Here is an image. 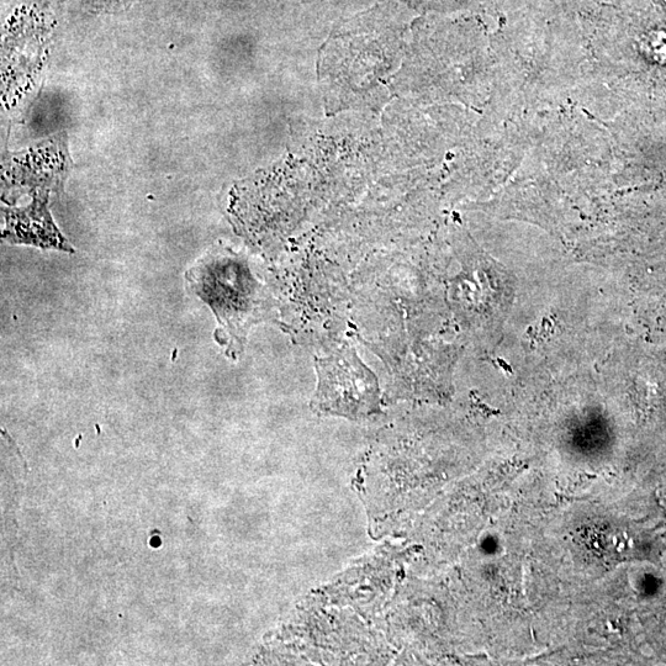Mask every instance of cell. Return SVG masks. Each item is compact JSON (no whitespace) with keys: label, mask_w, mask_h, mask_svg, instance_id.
Here are the masks:
<instances>
[{"label":"cell","mask_w":666,"mask_h":666,"mask_svg":"<svg viewBox=\"0 0 666 666\" xmlns=\"http://www.w3.org/2000/svg\"><path fill=\"white\" fill-rule=\"evenodd\" d=\"M317 409L333 415L362 419L379 412V388L374 374L353 350H341L317 361Z\"/></svg>","instance_id":"1"},{"label":"cell","mask_w":666,"mask_h":666,"mask_svg":"<svg viewBox=\"0 0 666 666\" xmlns=\"http://www.w3.org/2000/svg\"><path fill=\"white\" fill-rule=\"evenodd\" d=\"M239 263L230 258L209 257L190 269V287L211 306L225 329L245 332L246 320L255 311V287Z\"/></svg>","instance_id":"2"},{"label":"cell","mask_w":666,"mask_h":666,"mask_svg":"<svg viewBox=\"0 0 666 666\" xmlns=\"http://www.w3.org/2000/svg\"><path fill=\"white\" fill-rule=\"evenodd\" d=\"M4 239L13 243H25L42 248L70 251L65 237L60 234L50 211L47 209V194L37 195L33 204L24 209L5 210Z\"/></svg>","instance_id":"3"},{"label":"cell","mask_w":666,"mask_h":666,"mask_svg":"<svg viewBox=\"0 0 666 666\" xmlns=\"http://www.w3.org/2000/svg\"><path fill=\"white\" fill-rule=\"evenodd\" d=\"M405 2L416 5V7L442 8L469 2V0H405Z\"/></svg>","instance_id":"4"},{"label":"cell","mask_w":666,"mask_h":666,"mask_svg":"<svg viewBox=\"0 0 666 666\" xmlns=\"http://www.w3.org/2000/svg\"><path fill=\"white\" fill-rule=\"evenodd\" d=\"M82 2L92 9L113 10L123 7L128 0H82Z\"/></svg>","instance_id":"5"}]
</instances>
